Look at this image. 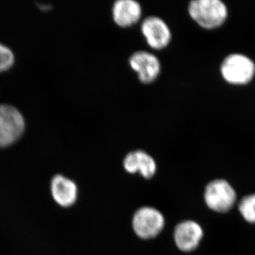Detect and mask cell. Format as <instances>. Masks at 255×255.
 Returning <instances> with one entry per match:
<instances>
[{
  "label": "cell",
  "instance_id": "6da1fadb",
  "mask_svg": "<svg viewBox=\"0 0 255 255\" xmlns=\"http://www.w3.org/2000/svg\"><path fill=\"white\" fill-rule=\"evenodd\" d=\"M189 16L205 29L222 26L228 18V7L221 0H194L188 6Z\"/></svg>",
  "mask_w": 255,
  "mask_h": 255
},
{
  "label": "cell",
  "instance_id": "7a4b0ae2",
  "mask_svg": "<svg viewBox=\"0 0 255 255\" xmlns=\"http://www.w3.org/2000/svg\"><path fill=\"white\" fill-rule=\"evenodd\" d=\"M221 73L225 81L231 85H247L254 78L255 64L246 55L232 53L223 60Z\"/></svg>",
  "mask_w": 255,
  "mask_h": 255
},
{
  "label": "cell",
  "instance_id": "3957f363",
  "mask_svg": "<svg viewBox=\"0 0 255 255\" xmlns=\"http://www.w3.org/2000/svg\"><path fill=\"white\" fill-rule=\"evenodd\" d=\"M237 200L234 188L228 181L215 179L207 184L204 191V201L210 209L217 213H227Z\"/></svg>",
  "mask_w": 255,
  "mask_h": 255
},
{
  "label": "cell",
  "instance_id": "277c9868",
  "mask_svg": "<svg viewBox=\"0 0 255 255\" xmlns=\"http://www.w3.org/2000/svg\"><path fill=\"white\" fill-rule=\"evenodd\" d=\"M134 232L142 239H152L162 232L165 221L162 213L155 208L145 206L137 210L132 221Z\"/></svg>",
  "mask_w": 255,
  "mask_h": 255
},
{
  "label": "cell",
  "instance_id": "5b68a950",
  "mask_svg": "<svg viewBox=\"0 0 255 255\" xmlns=\"http://www.w3.org/2000/svg\"><path fill=\"white\" fill-rule=\"evenodd\" d=\"M26 122L22 114L14 106L0 105V133L12 145L22 136Z\"/></svg>",
  "mask_w": 255,
  "mask_h": 255
},
{
  "label": "cell",
  "instance_id": "8992f818",
  "mask_svg": "<svg viewBox=\"0 0 255 255\" xmlns=\"http://www.w3.org/2000/svg\"><path fill=\"white\" fill-rule=\"evenodd\" d=\"M140 28L147 45L152 49L162 50L170 43L172 40L170 28L158 16H151L145 18Z\"/></svg>",
  "mask_w": 255,
  "mask_h": 255
},
{
  "label": "cell",
  "instance_id": "52a82bcc",
  "mask_svg": "<svg viewBox=\"0 0 255 255\" xmlns=\"http://www.w3.org/2000/svg\"><path fill=\"white\" fill-rule=\"evenodd\" d=\"M129 65L136 73L142 83H152L160 74L161 65L158 58L145 50H139L134 53L130 57Z\"/></svg>",
  "mask_w": 255,
  "mask_h": 255
},
{
  "label": "cell",
  "instance_id": "ba28073f",
  "mask_svg": "<svg viewBox=\"0 0 255 255\" xmlns=\"http://www.w3.org/2000/svg\"><path fill=\"white\" fill-rule=\"evenodd\" d=\"M204 236V231L199 223L194 221H185L176 226L174 240L176 246L181 251H195Z\"/></svg>",
  "mask_w": 255,
  "mask_h": 255
},
{
  "label": "cell",
  "instance_id": "9c48e42d",
  "mask_svg": "<svg viewBox=\"0 0 255 255\" xmlns=\"http://www.w3.org/2000/svg\"><path fill=\"white\" fill-rule=\"evenodd\" d=\"M141 5L134 0H118L112 6V16L116 24L122 28L130 27L140 21Z\"/></svg>",
  "mask_w": 255,
  "mask_h": 255
},
{
  "label": "cell",
  "instance_id": "30bf717a",
  "mask_svg": "<svg viewBox=\"0 0 255 255\" xmlns=\"http://www.w3.org/2000/svg\"><path fill=\"white\" fill-rule=\"evenodd\" d=\"M124 167L128 173L139 172L145 179L153 177L157 171L155 159L142 150L129 152L124 158Z\"/></svg>",
  "mask_w": 255,
  "mask_h": 255
},
{
  "label": "cell",
  "instance_id": "8fae6325",
  "mask_svg": "<svg viewBox=\"0 0 255 255\" xmlns=\"http://www.w3.org/2000/svg\"><path fill=\"white\" fill-rule=\"evenodd\" d=\"M51 193L57 204L63 207L73 206L78 199L76 184L63 175H57L51 182Z\"/></svg>",
  "mask_w": 255,
  "mask_h": 255
},
{
  "label": "cell",
  "instance_id": "7c38bea8",
  "mask_svg": "<svg viewBox=\"0 0 255 255\" xmlns=\"http://www.w3.org/2000/svg\"><path fill=\"white\" fill-rule=\"evenodd\" d=\"M238 209L247 222L255 224V193L242 198Z\"/></svg>",
  "mask_w": 255,
  "mask_h": 255
},
{
  "label": "cell",
  "instance_id": "4fadbf2b",
  "mask_svg": "<svg viewBox=\"0 0 255 255\" xmlns=\"http://www.w3.org/2000/svg\"><path fill=\"white\" fill-rule=\"evenodd\" d=\"M15 56L9 47L0 43V73H4L12 68Z\"/></svg>",
  "mask_w": 255,
  "mask_h": 255
},
{
  "label": "cell",
  "instance_id": "5bb4252c",
  "mask_svg": "<svg viewBox=\"0 0 255 255\" xmlns=\"http://www.w3.org/2000/svg\"><path fill=\"white\" fill-rule=\"evenodd\" d=\"M10 146V144L7 140L3 137V135L0 133V148H4Z\"/></svg>",
  "mask_w": 255,
  "mask_h": 255
},
{
  "label": "cell",
  "instance_id": "9a60e30c",
  "mask_svg": "<svg viewBox=\"0 0 255 255\" xmlns=\"http://www.w3.org/2000/svg\"><path fill=\"white\" fill-rule=\"evenodd\" d=\"M39 7L41 8L42 10H49L50 9V5H47V4H39Z\"/></svg>",
  "mask_w": 255,
  "mask_h": 255
}]
</instances>
